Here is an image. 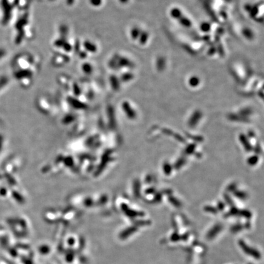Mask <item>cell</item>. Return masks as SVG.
<instances>
[{
    "instance_id": "cell-18",
    "label": "cell",
    "mask_w": 264,
    "mask_h": 264,
    "mask_svg": "<svg viewBox=\"0 0 264 264\" xmlns=\"http://www.w3.org/2000/svg\"><path fill=\"white\" fill-rule=\"evenodd\" d=\"M205 210L207 212H209L211 213H216V209L212 207H206Z\"/></svg>"
},
{
    "instance_id": "cell-19",
    "label": "cell",
    "mask_w": 264,
    "mask_h": 264,
    "mask_svg": "<svg viewBox=\"0 0 264 264\" xmlns=\"http://www.w3.org/2000/svg\"><path fill=\"white\" fill-rule=\"evenodd\" d=\"M120 1H121L122 2H123V3H125V2H127L128 0H120Z\"/></svg>"
},
{
    "instance_id": "cell-12",
    "label": "cell",
    "mask_w": 264,
    "mask_h": 264,
    "mask_svg": "<svg viewBox=\"0 0 264 264\" xmlns=\"http://www.w3.org/2000/svg\"><path fill=\"white\" fill-rule=\"evenodd\" d=\"M185 160L183 158H180V159H179L177 160V161L174 164V168L176 169H179L180 168H181L183 165L185 164Z\"/></svg>"
},
{
    "instance_id": "cell-11",
    "label": "cell",
    "mask_w": 264,
    "mask_h": 264,
    "mask_svg": "<svg viewBox=\"0 0 264 264\" xmlns=\"http://www.w3.org/2000/svg\"><path fill=\"white\" fill-rule=\"evenodd\" d=\"M163 170H164V172L165 174H167V175H169L171 173L172 167H171V165L168 163H165L164 164V166H163Z\"/></svg>"
},
{
    "instance_id": "cell-10",
    "label": "cell",
    "mask_w": 264,
    "mask_h": 264,
    "mask_svg": "<svg viewBox=\"0 0 264 264\" xmlns=\"http://www.w3.org/2000/svg\"><path fill=\"white\" fill-rule=\"evenodd\" d=\"M242 33H243V35L244 36V37L248 39H252L254 37L252 31L251 30V29L245 28L243 29Z\"/></svg>"
},
{
    "instance_id": "cell-9",
    "label": "cell",
    "mask_w": 264,
    "mask_h": 264,
    "mask_svg": "<svg viewBox=\"0 0 264 264\" xmlns=\"http://www.w3.org/2000/svg\"><path fill=\"white\" fill-rule=\"evenodd\" d=\"M141 31L139 28L135 27L133 29H131L130 31V36L133 40H138L140 37V35L141 32Z\"/></svg>"
},
{
    "instance_id": "cell-16",
    "label": "cell",
    "mask_w": 264,
    "mask_h": 264,
    "mask_svg": "<svg viewBox=\"0 0 264 264\" xmlns=\"http://www.w3.org/2000/svg\"><path fill=\"white\" fill-rule=\"evenodd\" d=\"M234 194L237 197L240 198V199H243V200L245 199L247 196V195L245 193L242 192V191H236V192H235Z\"/></svg>"
},
{
    "instance_id": "cell-17",
    "label": "cell",
    "mask_w": 264,
    "mask_h": 264,
    "mask_svg": "<svg viewBox=\"0 0 264 264\" xmlns=\"http://www.w3.org/2000/svg\"><path fill=\"white\" fill-rule=\"evenodd\" d=\"M195 148V145L194 144H190L188 147L186 148V149L185 150V152L186 153L188 154H191V153H193V152L194 151Z\"/></svg>"
},
{
    "instance_id": "cell-13",
    "label": "cell",
    "mask_w": 264,
    "mask_h": 264,
    "mask_svg": "<svg viewBox=\"0 0 264 264\" xmlns=\"http://www.w3.org/2000/svg\"><path fill=\"white\" fill-rule=\"evenodd\" d=\"M169 201H170V202L172 204H173L175 207H180V203L177 200V199H176L175 197H173V196H170V197H169Z\"/></svg>"
},
{
    "instance_id": "cell-14",
    "label": "cell",
    "mask_w": 264,
    "mask_h": 264,
    "mask_svg": "<svg viewBox=\"0 0 264 264\" xmlns=\"http://www.w3.org/2000/svg\"><path fill=\"white\" fill-rule=\"evenodd\" d=\"M258 160H259L258 157L256 155H254V156H252L251 157L248 158V163L250 165H254L257 163Z\"/></svg>"
},
{
    "instance_id": "cell-5",
    "label": "cell",
    "mask_w": 264,
    "mask_h": 264,
    "mask_svg": "<svg viewBox=\"0 0 264 264\" xmlns=\"http://www.w3.org/2000/svg\"><path fill=\"white\" fill-rule=\"evenodd\" d=\"M201 83V79L197 75H192L188 80V84L191 87H196Z\"/></svg>"
},
{
    "instance_id": "cell-6",
    "label": "cell",
    "mask_w": 264,
    "mask_h": 264,
    "mask_svg": "<svg viewBox=\"0 0 264 264\" xmlns=\"http://www.w3.org/2000/svg\"><path fill=\"white\" fill-rule=\"evenodd\" d=\"M177 21L180 24V25L186 28H190L193 26V23L191 19L185 16V14Z\"/></svg>"
},
{
    "instance_id": "cell-7",
    "label": "cell",
    "mask_w": 264,
    "mask_h": 264,
    "mask_svg": "<svg viewBox=\"0 0 264 264\" xmlns=\"http://www.w3.org/2000/svg\"><path fill=\"white\" fill-rule=\"evenodd\" d=\"M149 38V32L145 31H141V32L138 38L140 43L141 45H145L147 42Z\"/></svg>"
},
{
    "instance_id": "cell-4",
    "label": "cell",
    "mask_w": 264,
    "mask_h": 264,
    "mask_svg": "<svg viewBox=\"0 0 264 264\" xmlns=\"http://www.w3.org/2000/svg\"><path fill=\"white\" fill-rule=\"evenodd\" d=\"M201 113L200 111H196L189 120L188 122L189 126L193 127L195 125H196L198 122H199L200 119H201Z\"/></svg>"
},
{
    "instance_id": "cell-15",
    "label": "cell",
    "mask_w": 264,
    "mask_h": 264,
    "mask_svg": "<svg viewBox=\"0 0 264 264\" xmlns=\"http://www.w3.org/2000/svg\"><path fill=\"white\" fill-rule=\"evenodd\" d=\"M200 28L204 32H208L210 29V25L207 22H204L201 25Z\"/></svg>"
},
{
    "instance_id": "cell-1",
    "label": "cell",
    "mask_w": 264,
    "mask_h": 264,
    "mask_svg": "<svg viewBox=\"0 0 264 264\" xmlns=\"http://www.w3.org/2000/svg\"><path fill=\"white\" fill-rule=\"evenodd\" d=\"M239 245L242 248V251L248 256L254 257L256 259H260L261 257V254L256 249L249 246L244 241L240 240L239 241Z\"/></svg>"
},
{
    "instance_id": "cell-8",
    "label": "cell",
    "mask_w": 264,
    "mask_h": 264,
    "mask_svg": "<svg viewBox=\"0 0 264 264\" xmlns=\"http://www.w3.org/2000/svg\"><path fill=\"white\" fill-rule=\"evenodd\" d=\"M240 138V141H241V143H242V144L243 145V146H244V147L245 148V149H246V151H251V150H252V147L251 144L248 142V141L245 135H241L240 136V138Z\"/></svg>"
},
{
    "instance_id": "cell-3",
    "label": "cell",
    "mask_w": 264,
    "mask_h": 264,
    "mask_svg": "<svg viewBox=\"0 0 264 264\" xmlns=\"http://www.w3.org/2000/svg\"><path fill=\"white\" fill-rule=\"evenodd\" d=\"M221 230L222 226L219 224H216L207 233V237L209 239H212L215 238L217 236V234H218L221 232Z\"/></svg>"
},
{
    "instance_id": "cell-2",
    "label": "cell",
    "mask_w": 264,
    "mask_h": 264,
    "mask_svg": "<svg viewBox=\"0 0 264 264\" xmlns=\"http://www.w3.org/2000/svg\"><path fill=\"white\" fill-rule=\"evenodd\" d=\"M183 15L184 14L182 11L177 7H173L170 11V17L177 21H178Z\"/></svg>"
}]
</instances>
